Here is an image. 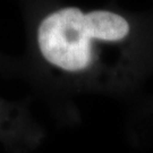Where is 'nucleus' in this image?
Here are the masks:
<instances>
[{
  "mask_svg": "<svg viewBox=\"0 0 153 153\" xmlns=\"http://www.w3.org/2000/svg\"><path fill=\"white\" fill-rule=\"evenodd\" d=\"M131 32L125 17L110 10L83 11L67 6L50 11L40 21L35 39L47 64L65 74L88 73L97 62V43H118Z\"/></svg>",
  "mask_w": 153,
  "mask_h": 153,
  "instance_id": "1",
  "label": "nucleus"
}]
</instances>
